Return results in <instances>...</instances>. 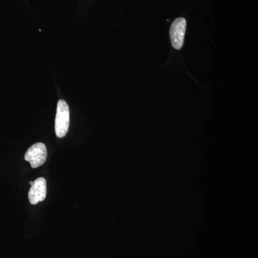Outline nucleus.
<instances>
[{
    "label": "nucleus",
    "instance_id": "f257e3e1",
    "mask_svg": "<svg viewBox=\"0 0 258 258\" xmlns=\"http://www.w3.org/2000/svg\"><path fill=\"white\" fill-rule=\"evenodd\" d=\"M69 105L64 100H60L57 103L55 123V134L58 138H62L67 134L69 128Z\"/></svg>",
    "mask_w": 258,
    "mask_h": 258
},
{
    "label": "nucleus",
    "instance_id": "f03ea898",
    "mask_svg": "<svg viewBox=\"0 0 258 258\" xmlns=\"http://www.w3.org/2000/svg\"><path fill=\"white\" fill-rule=\"evenodd\" d=\"M47 149L45 144L37 143L29 148L25 155V161L30 162L32 168H37L42 166L46 161Z\"/></svg>",
    "mask_w": 258,
    "mask_h": 258
},
{
    "label": "nucleus",
    "instance_id": "7ed1b4c3",
    "mask_svg": "<svg viewBox=\"0 0 258 258\" xmlns=\"http://www.w3.org/2000/svg\"><path fill=\"white\" fill-rule=\"evenodd\" d=\"M186 21L184 18H177L171 24L170 28L171 42L176 50H180L183 46L186 32Z\"/></svg>",
    "mask_w": 258,
    "mask_h": 258
},
{
    "label": "nucleus",
    "instance_id": "20e7f679",
    "mask_svg": "<svg viewBox=\"0 0 258 258\" xmlns=\"http://www.w3.org/2000/svg\"><path fill=\"white\" fill-rule=\"evenodd\" d=\"M31 185L28 193L30 204L36 205L39 202H42L46 198L47 181L45 178H37L34 181H30Z\"/></svg>",
    "mask_w": 258,
    "mask_h": 258
}]
</instances>
